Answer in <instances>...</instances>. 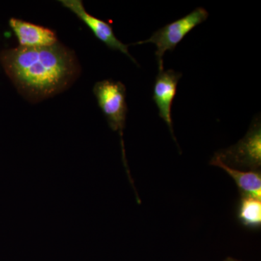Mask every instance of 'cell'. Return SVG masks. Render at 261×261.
<instances>
[{"mask_svg": "<svg viewBox=\"0 0 261 261\" xmlns=\"http://www.w3.org/2000/svg\"><path fill=\"white\" fill-rule=\"evenodd\" d=\"M208 15V12L205 8H196L186 16L178 19L172 23H168L156 31L148 39L140 41L135 44H142L146 43H152L155 44L157 47L155 56L159 63V72L163 71L164 70L163 56L165 53L168 50H174L176 46L192 29L207 20Z\"/></svg>", "mask_w": 261, "mask_h": 261, "instance_id": "2", "label": "cell"}, {"mask_svg": "<svg viewBox=\"0 0 261 261\" xmlns=\"http://www.w3.org/2000/svg\"><path fill=\"white\" fill-rule=\"evenodd\" d=\"M65 8L74 13L79 18L84 22L97 39L113 50L121 51L128 57L134 63L137 64L135 58L128 53V44H123L115 35L112 27L107 22L89 14L84 8L83 3L81 0H61Z\"/></svg>", "mask_w": 261, "mask_h": 261, "instance_id": "4", "label": "cell"}, {"mask_svg": "<svg viewBox=\"0 0 261 261\" xmlns=\"http://www.w3.org/2000/svg\"><path fill=\"white\" fill-rule=\"evenodd\" d=\"M0 61L19 92L32 102L59 94L80 73L74 53L59 42L50 47L8 49L2 53Z\"/></svg>", "mask_w": 261, "mask_h": 261, "instance_id": "1", "label": "cell"}, {"mask_svg": "<svg viewBox=\"0 0 261 261\" xmlns=\"http://www.w3.org/2000/svg\"><path fill=\"white\" fill-rule=\"evenodd\" d=\"M9 25L18 39L19 47H50L58 43L56 33L51 29L15 18L10 19Z\"/></svg>", "mask_w": 261, "mask_h": 261, "instance_id": "7", "label": "cell"}, {"mask_svg": "<svg viewBox=\"0 0 261 261\" xmlns=\"http://www.w3.org/2000/svg\"><path fill=\"white\" fill-rule=\"evenodd\" d=\"M211 164L222 168L234 180L244 195L261 200V176L260 173L250 171L243 172L230 167L221 159L219 154H216Z\"/></svg>", "mask_w": 261, "mask_h": 261, "instance_id": "8", "label": "cell"}, {"mask_svg": "<svg viewBox=\"0 0 261 261\" xmlns=\"http://www.w3.org/2000/svg\"><path fill=\"white\" fill-rule=\"evenodd\" d=\"M223 161H230L250 168L261 164V129L260 117L254 120L246 136L224 153L218 154Z\"/></svg>", "mask_w": 261, "mask_h": 261, "instance_id": "5", "label": "cell"}, {"mask_svg": "<svg viewBox=\"0 0 261 261\" xmlns=\"http://www.w3.org/2000/svg\"><path fill=\"white\" fill-rule=\"evenodd\" d=\"M228 261H232V260H228Z\"/></svg>", "mask_w": 261, "mask_h": 261, "instance_id": "10", "label": "cell"}, {"mask_svg": "<svg viewBox=\"0 0 261 261\" xmlns=\"http://www.w3.org/2000/svg\"><path fill=\"white\" fill-rule=\"evenodd\" d=\"M93 92L110 127L113 130H118L122 138L127 113L124 84L111 80H103L94 84Z\"/></svg>", "mask_w": 261, "mask_h": 261, "instance_id": "3", "label": "cell"}, {"mask_svg": "<svg viewBox=\"0 0 261 261\" xmlns=\"http://www.w3.org/2000/svg\"><path fill=\"white\" fill-rule=\"evenodd\" d=\"M181 76V73L172 69L159 72L154 81L152 96L159 109V116L167 124L175 142L176 140L173 134L171 108L177 92L178 81Z\"/></svg>", "mask_w": 261, "mask_h": 261, "instance_id": "6", "label": "cell"}, {"mask_svg": "<svg viewBox=\"0 0 261 261\" xmlns=\"http://www.w3.org/2000/svg\"><path fill=\"white\" fill-rule=\"evenodd\" d=\"M240 218L244 224L258 226L261 223V200L244 196L240 207Z\"/></svg>", "mask_w": 261, "mask_h": 261, "instance_id": "9", "label": "cell"}]
</instances>
